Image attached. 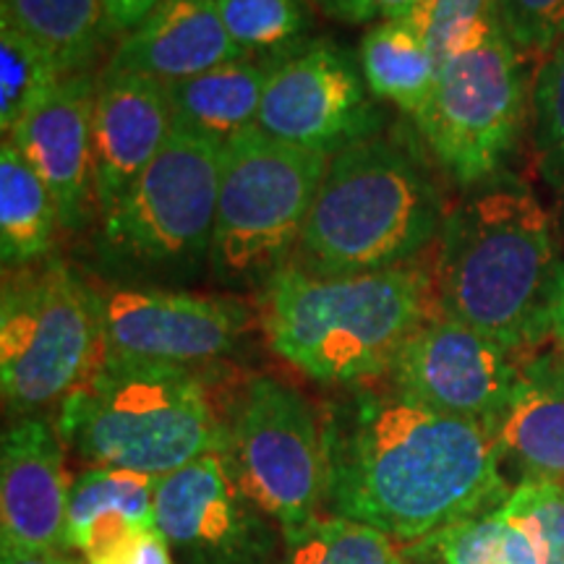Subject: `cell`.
<instances>
[{
    "mask_svg": "<svg viewBox=\"0 0 564 564\" xmlns=\"http://www.w3.org/2000/svg\"><path fill=\"white\" fill-rule=\"evenodd\" d=\"M324 512L415 544L512 491L494 434L387 382L343 390L322 413Z\"/></svg>",
    "mask_w": 564,
    "mask_h": 564,
    "instance_id": "6da1fadb",
    "label": "cell"
},
{
    "mask_svg": "<svg viewBox=\"0 0 564 564\" xmlns=\"http://www.w3.org/2000/svg\"><path fill=\"white\" fill-rule=\"evenodd\" d=\"M554 220L523 188H486L444 215L434 243L436 308L528 356L552 337Z\"/></svg>",
    "mask_w": 564,
    "mask_h": 564,
    "instance_id": "7a4b0ae2",
    "label": "cell"
},
{
    "mask_svg": "<svg viewBox=\"0 0 564 564\" xmlns=\"http://www.w3.org/2000/svg\"><path fill=\"white\" fill-rule=\"evenodd\" d=\"M259 327L282 361L322 387L384 382L436 308L432 267L322 278L285 264L259 288Z\"/></svg>",
    "mask_w": 564,
    "mask_h": 564,
    "instance_id": "3957f363",
    "label": "cell"
},
{
    "mask_svg": "<svg viewBox=\"0 0 564 564\" xmlns=\"http://www.w3.org/2000/svg\"><path fill=\"white\" fill-rule=\"evenodd\" d=\"M63 444L87 465L162 478L220 455L223 415L202 371L102 352V361L55 411Z\"/></svg>",
    "mask_w": 564,
    "mask_h": 564,
    "instance_id": "277c9868",
    "label": "cell"
},
{
    "mask_svg": "<svg viewBox=\"0 0 564 564\" xmlns=\"http://www.w3.org/2000/svg\"><path fill=\"white\" fill-rule=\"evenodd\" d=\"M444 215L419 160L394 141H358L329 160L291 264L322 278L415 264Z\"/></svg>",
    "mask_w": 564,
    "mask_h": 564,
    "instance_id": "5b68a950",
    "label": "cell"
},
{
    "mask_svg": "<svg viewBox=\"0 0 564 564\" xmlns=\"http://www.w3.org/2000/svg\"><path fill=\"white\" fill-rule=\"evenodd\" d=\"M105 352L100 291L58 257L3 270L0 390L11 419L58 411Z\"/></svg>",
    "mask_w": 564,
    "mask_h": 564,
    "instance_id": "8992f818",
    "label": "cell"
},
{
    "mask_svg": "<svg viewBox=\"0 0 564 564\" xmlns=\"http://www.w3.org/2000/svg\"><path fill=\"white\" fill-rule=\"evenodd\" d=\"M223 147L173 129L139 181L97 220V253L133 280L188 278L209 264Z\"/></svg>",
    "mask_w": 564,
    "mask_h": 564,
    "instance_id": "52a82bcc",
    "label": "cell"
},
{
    "mask_svg": "<svg viewBox=\"0 0 564 564\" xmlns=\"http://www.w3.org/2000/svg\"><path fill=\"white\" fill-rule=\"evenodd\" d=\"M329 160L282 144L257 126L223 144L209 253L217 280L262 288L291 264Z\"/></svg>",
    "mask_w": 564,
    "mask_h": 564,
    "instance_id": "ba28073f",
    "label": "cell"
},
{
    "mask_svg": "<svg viewBox=\"0 0 564 564\" xmlns=\"http://www.w3.org/2000/svg\"><path fill=\"white\" fill-rule=\"evenodd\" d=\"M528 112L531 87L523 55L491 17L440 63L432 100L413 123L436 165L457 186L476 188L502 175Z\"/></svg>",
    "mask_w": 564,
    "mask_h": 564,
    "instance_id": "9c48e42d",
    "label": "cell"
},
{
    "mask_svg": "<svg viewBox=\"0 0 564 564\" xmlns=\"http://www.w3.org/2000/svg\"><path fill=\"white\" fill-rule=\"evenodd\" d=\"M223 426L225 465L280 533L319 518L327 486L324 429L306 394L259 373L232 394Z\"/></svg>",
    "mask_w": 564,
    "mask_h": 564,
    "instance_id": "30bf717a",
    "label": "cell"
},
{
    "mask_svg": "<svg viewBox=\"0 0 564 564\" xmlns=\"http://www.w3.org/2000/svg\"><path fill=\"white\" fill-rule=\"evenodd\" d=\"M382 123L358 58L337 42H303L274 58L257 118L267 137L333 158L377 137Z\"/></svg>",
    "mask_w": 564,
    "mask_h": 564,
    "instance_id": "8fae6325",
    "label": "cell"
},
{
    "mask_svg": "<svg viewBox=\"0 0 564 564\" xmlns=\"http://www.w3.org/2000/svg\"><path fill=\"white\" fill-rule=\"evenodd\" d=\"M105 352L202 371L236 356L259 312L236 295L152 285L100 291Z\"/></svg>",
    "mask_w": 564,
    "mask_h": 564,
    "instance_id": "7c38bea8",
    "label": "cell"
},
{
    "mask_svg": "<svg viewBox=\"0 0 564 564\" xmlns=\"http://www.w3.org/2000/svg\"><path fill=\"white\" fill-rule=\"evenodd\" d=\"M518 352L434 308L400 348L384 382L436 413L494 434L520 371Z\"/></svg>",
    "mask_w": 564,
    "mask_h": 564,
    "instance_id": "4fadbf2b",
    "label": "cell"
},
{
    "mask_svg": "<svg viewBox=\"0 0 564 564\" xmlns=\"http://www.w3.org/2000/svg\"><path fill=\"white\" fill-rule=\"evenodd\" d=\"M154 514L178 564H280L272 520L246 497L223 455L158 478Z\"/></svg>",
    "mask_w": 564,
    "mask_h": 564,
    "instance_id": "5bb4252c",
    "label": "cell"
},
{
    "mask_svg": "<svg viewBox=\"0 0 564 564\" xmlns=\"http://www.w3.org/2000/svg\"><path fill=\"white\" fill-rule=\"evenodd\" d=\"M66 444L47 415L13 419L0 444V549H66Z\"/></svg>",
    "mask_w": 564,
    "mask_h": 564,
    "instance_id": "9a60e30c",
    "label": "cell"
},
{
    "mask_svg": "<svg viewBox=\"0 0 564 564\" xmlns=\"http://www.w3.org/2000/svg\"><path fill=\"white\" fill-rule=\"evenodd\" d=\"M95 95V74L68 76L6 137L51 188L66 232H79L97 217Z\"/></svg>",
    "mask_w": 564,
    "mask_h": 564,
    "instance_id": "2e32d148",
    "label": "cell"
},
{
    "mask_svg": "<svg viewBox=\"0 0 564 564\" xmlns=\"http://www.w3.org/2000/svg\"><path fill=\"white\" fill-rule=\"evenodd\" d=\"M173 131L162 82L129 70L97 74L95 95V204L97 220L152 165Z\"/></svg>",
    "mask_w": 564,
    "mask_h": 564,
    "instance_id": "e0dca14e",
    "label": "cell"
},
{
    "mask_svg": "<svg viewBox=\"0 0 564 564\" xmlns=\"http://www.w3.org/2000/svg\"><path fill=\"white\" fill-rule=\"evenodd\" d=\"M158 478L133 470L87 465L70 478L66 549L84 564H129L150 533Z\"/></svg>",
    "mask_w": 564,
    "mask_h": 564,
    "instance_id": "ac0fdd59",
    "label": "cell"
},
{
    "mask_svg": "<svg viewBox=\"0 0 564 564\" xmlns=\"http://www.w3.org/2000/svg\"><path fill=\"white\" fill-rule=\"evenodd\" d=\"M238 58L251 55L230 40L217 0H160L137 30L118 40L105 68L175 84Z\"/></svg>",
    "mask_w": 564,
    "mask_h": 564,
    "instance_id": "d6986e66",
    "label": "cell"
},
{
    "mask_svg": "<svg viewBox=\"0 0 564 564\" xmlns=\"http://www.w3.org/2000/svg\"><path fill=\"white\" fill-rule=\"evenodd\" d=\"M502 465L523 481H564V345L520 358L510 403L494 426Z\"/></svg>",
    "mask_w": 564,
    "mask_h": 564,
    "instance_id": "ffe728a7",
    "label": "cell"
},
{
    "mask_svg": "<svg viewBox=\"0 0 564 564\" xmlns=\"http://www.w3.org/2000/svg\"><path fill=\"white\" fill-rule=\"evenodd\" d=\"M274 58H238L165 84L173 129L223 147L257 126Z\"/></svg>",
    "mask_w": 564,
    "mask_h": 564,
    "instance_id": "44dd1931",
    "label": "cell"
},
{
    "mask_svg": "<svg viewBox=\"0 0 564 564\" xmlns=\"http://www.w3.org/2000/svg\"><path fill=\"white\" fill-rule=\"evenodd\" d=\"M0 19L51 55L61 74H91L118 37L102 0H0Z\"/></svg>",
    "mask_w": 564,
    "mask_h": 564,
    "instance_id": "7402d4cb",
    "label": "cell"
},
{
    "mask_svg": "<svg viewBox=\"0 0 564 564\" xmlns=\"http://www.w3.org/2000/svg\"><path fill=\"white\" fill-rule=\"evenodd\" d=\"M358 66L371 95L392 102L413 121L432 100L440 76V61L419 17L373 24L358 45Z\"/></svg>",
    "mask_w": 564,
    "mask_h": 564,
    "instance_id": "603a6c76",
    "label": "cell"
},
{
    "mask_svg": "<svg viewBox=\"0 0 564 564\" xmlns=\"http://www.w3.org/2000/svg\"><path fill=\"white\" fill-rule=\"evenodd\" d=\"M61 215L51 188L21 152L3 139L0 147V259L3 270L42 262L53 253Z\"/></svg>",
    "mask_w": 564,
    "mask_h": 564,
    "instance_id": "cb8c5ba5",
    "label": "cell"
},
{
    "mask_svg": "<svg viewBox=\"0 0 564 564\" xmlns=\"http://www.w3.org/2000/svg\"><path fill=\"white\" fill-rule=\"evenodd\" d=\"M403 549L408 564H546L535 535L505 505Z\"/></svg>",
    "mask_w": 564,
    "mask_h": 564,
    "instance_id": "d4e9b609",
    "label": "cell"
},
{
    "mask_svg": "<svg viewBox=\"0 0 564 564\" xmlns=\"http://www.w3.org/2000/svg\"><path fill=\"white\" fill-rule=\"evenodd\" d=\"M280 564H408L392 535L356 520L319 514L293 531H282Z\"/></svg>",
    "mask_w": 564,
    "mask_h": 564,
    "instance_id": "484cf974",
    "label": "cell"
},
{
    "mask_svg": "<svg viewBox=\"0 0 564 564\" xmlns=\"http://www.w3.org/2000/svg\"><path fill=\"white\" fill-rule=\"evenodd\" d=\"M217 11L238 51L251 58L295 51L312 26L306 0H217Z\"/></svg>",
    "mask_w": 564,
    "mask_h": 564,
    "instance_id": "4316f807",
    "label": "cell"
},
{
    "mask_svg": "<svg viewBox=\"0 0 564 564\" xmlns=\"http://www.w3.org/2000/svg\"><path fill=\"white\" fill-rule=\"evenodd\" d=\"M66 79L51 55L40 51L17 26L0 19V129H17L26 112L37 108Z\"/></svg>",
    "mask_w": 564,
    "mask_h": 564,
    "instance_id": "83f0119b",
    "label": "cell"
},
{
    "mask_svg": "<svg viewBox=\"0 0 564 564\" xmlns=\"http://www.w3.org/2000/svg\"><path fill=\"white\" fill-rule=\"evenodd\" d=\"M533 152L564 223V40L541 58L531 87Z\"/></svg>",
    "mask_w": 564,
    "mask_h": 564,
    "instance_id": "f1b7e54d",
    "label": "cell"
},
{
    "mask_svg": "<svg viewBox=\"0 0 564 564\" xmlns=\"http://www.w3.org/2000/svg\"><path fill=\"white\" fill-rule=\"evenodd\" d=\"M491 13L523 58H546L564 40V0H494Z\"/></svg>",
    "mask_w": 564,
    "mask_h": 564,
    "instance_id": "f546056e",
    "label": "cell"
},
{
    "mask_svg": "<svg viewBox=\"0 0 564 564\" xmlns=\"http://www.w3.org/2000/svg\"><path fill=\"white\" fill-rule=\"evenodd\" d=\"M502 505L535 535L546 564H564V481L514 484Z\"/></svg>",
    "mask_w": 564,
    "mask_h": 564,
    "instance_id": "4dcf8cb0",
    "label": "cell"
},
{
    "mask_svg": "<svg viewBox=\"0 0 564 564\" xmlns=\"http://www.w3.org/2000/svg\"><path fill=\"white\" fill-rule=\"evenodd\" d=\"M491 9L494 0H429L419 19L436 61L442 63L465 40L489 24L494 17Z\"/></svg>",
    "mask_w": 564,
    "mask_h": 564,
    "instance_id": "1f68e13d",
    "label": "cell"
},
{
    "mask_svg": "<svg viewBox=\"0 0 564 564\" xmlns=\"http://www.w3.org/2000/svg\"><path fill=\"white\" fill-rule=\"evenodd\" d=\"M316 11L340 24H382V21L419 17L429 0H308Z\"/></svg>",
    "mask_w": 564,
    "mask_h": 564,
    "instance_id": "d6a6232c",
    "label": "cell"
},
{
    "mask_svg": "<svg viewBox=\"0 0 564 564\" xmlns=\"http://www.w3.org/2000/svg\"><path fill=\"white\" fill-rule=\"evenodd\" d=\"M102 3L110 13V21L112 26H116L118 37H123V34L137 30L141 21L158 9L160 0H102Z\"/></svg>",
    "mask_w": 564,
    "mask_h": 564,
    "instance_id": "836d02e7",
    "label": "cell"
},
{
    "mask_svg": "<svg viewBox=\"0 0 564 564\" xmlns=\"http://www.w3.org/2000/svg\"><path fill=\"white\" fill-rule=\"evenodd\" d=\"M0 564H84V562L61 552H17V549H0Z\"/></svg>",
    "mask_w": 564,
    "mask_h": 564,
    "instance_id": "e575fe53",
    "label": "cell"
},
{
    "mask_svg": "<svg viewBox=\"0 0 564 564\" xmlns=\"http://www.w3.org/2000/svg\"><path fill=\"white\" fill-rule=\"evenodd\" d=\"M129 564H178V562L173 560L171 549L165 546L162 535L150 533L144 541H141V546L137 549V554H133V560Z\"/></svg>",
    "mask_w": 564,
    "mask_h": 564,
    "instance_id": "d590c367",
    "label": "cell"
},
{
    "mask_svg": "<svg viewBox=\"0 0 564 564\" xmlns=\"http://www.w3.org/2000/svg\"><path fill=\"white\" fill-rule=\"evenodd\" d=\"M552 340L564 345V262L556 274L554 301H552Z\"/></svg>",
    "mask_w": 564,
    "mask_h": 564,
    "instance_id": "8d00e7d4",
    "label": "cell"
}]
</instances>
